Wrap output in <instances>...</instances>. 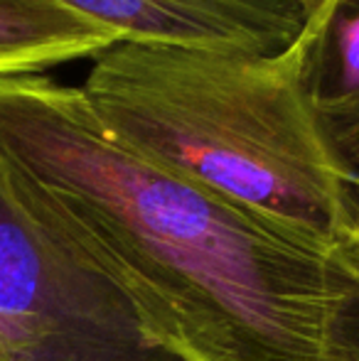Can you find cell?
Returning a JSON list of instances; mask_svg holds the SVG:
<instances>
[{
	"label": "cell",
	"mask_w": 359,
	"mask_h": 361,
	"mask_svg": "<svg viewBox=\"0 0 359 361\" xmlns=\"http://www.w3.org/2000/svg\"><path fill=\"white\" fill-rule=\"evenodd\" d=\"M116 42V32L54 0H0V76L44 74Z\"/></svg>",
	"instance_id": "obj_6"
},
{
	"label": "cell",
	"mask_w": 359,
	"mask_h": 361,
	"mask_svg": "<svg viewBox=\"0 0 359 361\" xmlns=\"http://www.w3.org/2000/svg\"><path fill=\"white\" fill-rule=\"evenodd\" d=\"M0 160L165 354L320 361L332 251L118 143L82 86L0 76Z\"/></svg>",
	"instance_id": "obj_1"
},
{
	"label": "cell",
	"mask_w": 359,
	"mask_h": 361,
	"mask_svg": "<svg viewBox=\"0 0 359 361\" xmlns=\"http://www.w3.org/2000/svg\"><path fill=\"white\" fill-rule=\"evenodd\" d=\"M300 59V35L278 54L116 42L82 91L118 143L332 251L355 224L350 177L310 111Z\"/></svg>",
	"instance_id": "obj_2"
},
{
	"label": "cell",
	"mask_w": 359,
	"mask_h": 361,
	"mask_svg": "<svg viewBox=\"0 0 359 361\" xmlns=\"http://www.w3.org/2000/svg\"><path fill=\"white\" fill-rule=\"evenodd\" d=\"M121 42L278 54L305 27L298 0H54Z\"/></svg>",
	"instance_id": "obj_4"
},
{
	"label": "cell",
	"mask_w": 359,
	"mask_h": 361,
	"mask_svg": "<svg viewBox=\"0 0 359 361\" xmlns=\"http://www.w3.org/2000/svg\"><path fill=\"white\" fill-rule=\"evenodd\" d=\"M0 361H178L0 160Z\"/></svg>",
	"instance_id": "obj_3"
},
{
	"label": "cell",
	"mask_w": 359,
	"mask_h": 361,
	"mask_svg": "<svg viewBox=\"0 0 359 361\" xmlns=\"http://www.w3.org/2000/svg\"><path fill=\"white\" fill-rule=\"evenodd\" d=\"M337 288L327 312L320 361H359V224L332 246Z\"/></svg>",
	"instance_id": "obj_7"
},
{
	"label": "cell",
	"mask_w": 359,
	"mask_h": 361,
	"mask_svg": "<svg viewBox=\"0 0 359 361\" xmlns=\"http://www.w3.org/2000/svg\"><path fill=\"white\" fill-rule=\"evenodd\" d=\"M300 81L325 143L359 180V0H322L300 32Z\"/></svg>",
	"instance_id": "obj_5"
},
{
	"label": "cell",
	"mask_w": 359,
	"mask_h": 361,
	"mask_svg": "<svg viewBox=\"0 0 359 361\" xmlns=\"http://www.w3.org/2000/svg\"><path fill=\"white\" fill-rule=\"evenodd\" d=\"M298 3L305 8V15H310V13H315V8L322 3V0H298Z\"/></svg>",
	"instance_id": "obj_8"
}]
</instances>
